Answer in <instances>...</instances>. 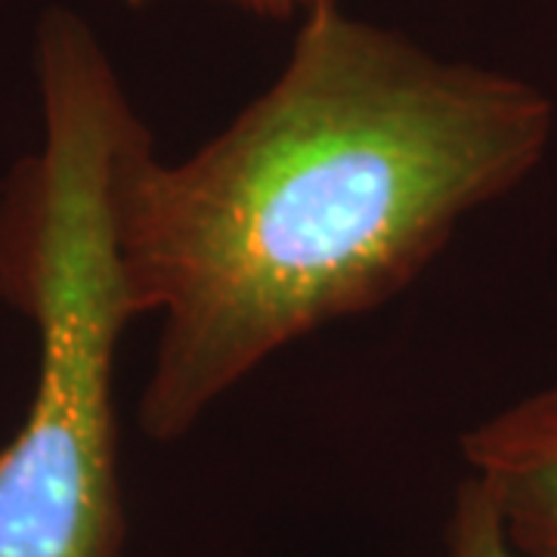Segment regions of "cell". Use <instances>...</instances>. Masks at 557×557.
Listing matches in <instances>:
<instances>
[{
	"instance_id": "obj_1",
	"label": "cell",
	"mask_w": 557,
	"mask_h": 557,
	"mask_svg": "<svg viewBox=\"0 0 557 557\" xmlns=\"http://www.w3.org/2000/svg\"><path fill=\"white\" fill-rule=\"evenodd\" d=\"M552 139L536 84L341 3L300 20L278 78L186 159H159L143 121L112 189L131 304L159 319L139 431L177 443L285 347L403 295Z\"/></svg>"
},
{
	"instance_id": "obj_2",
	"label": "cell",
	"mask_w": 557,
	"mask_h": 557,
	"mask_svg": "<svg viewBox=\"0 0 557 557\" xmlns=\"http://www.w3.org/2000/svg\"><path fill=\"white\" fill-rule=\"evenodd\" d=\"M40 146L0 186V300L38 332V381L0 446V557H124L115 357L137 319L112 189L143 119L69 10L38 35Z\"/></svg>"
},
{
	"instance_id": "obj_3",
	"label": "cell",
	"mask_w": 557,
	"mask_h": 557,
	"mask_svg": "<svg viewBox=\"0 0 557 557\" xmlns=\"http://www.w3.org/2000/svg\"><path fill=\"white\" fill-rule=\"evenodd\" d=\"M461 456L520 552L557 557V384L483 418L461 437Z\"/></svg>"
},
{
	"instance_id": "obj_4",
	"label": "cell",
	"mask_w": 557,
	"mask_h": 557,
	"mask_svg": "<svg viewBox=\"0 0 557 557\" xmlns=\"http://www.w3.org/2000/svg\"><path fill=\"white\" fill-rule=\"evenodd\" d=\"M443 557H533L505 533L498 508L478 478L461 480L443 527Z\"/></svg>"
},
{
	"instance_id": "obj_5",
	"label": "cell",
	"mask_w": 557,
	"mask_h": 557,
	"mask_svg": "<svg viewBox=\"0 0 557 557\" xmlns=\"http://www.w3.org/2000/svg\"><path fill=\"white\" fill-rule=\"evenodd\" d=\"M127 3L143 7V3H156V0H127ZM223 3H233L245 13H255V16H263V20H292V16H307L317 7L341 3V0H223Z\"/></svg>"
}]
</instances>
